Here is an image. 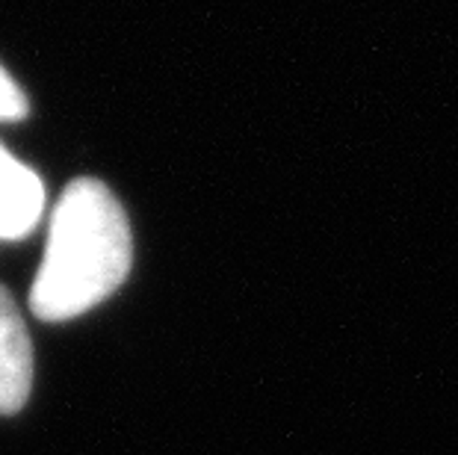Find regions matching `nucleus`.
I'll return each mask as SVG.
<instances>
[{"label": "nucleus", "mask_w": 458, "mask_h": 455, "mask_svg": "<svg viewBox=\"0 0 458 455\" xmlns=\"http://www.w3.org/2000/svg\"><path fill=\"white\" fill-rule=\"evenodd\" d=\"M131 264L133 237L122 201L104 181L77 178L54 207L30 311L45 323L92 311L124 284Z\"/></svg>", "instance_id": "nucleus-1"}, {"label": "nucleus", "mask_w": 458, "mask_h": 455, "mask_svg": "<svg viewBox=\"0 0 458 455\" xmlns=\"http://www.w3.org/2000/svg\"><path fill=\"white\" fill-rule=\"evenodd\" d=\"M33 387V343L13 293L0 284V414L24 409Z\"/></svg>", "instance_id": "nucleus-2"}, {"label": "nucleus", "mask_w": 458, "mask_h": 455, "mask_svg": "<svg viewBox=\"0 0 458 455\" xmlns=\"http://www.w3.org/2000/svg\"><path fill=\"white\" fill-rule=\"evenodd\" d=\"M45 213V183L0 145V240L30 237Z\"/></svg>", "instance_id": "nucleus-3"}, {"label": "nucleus", "mask_w": 458, "mask_h": 455, "mask_svg": "<svg viewBox=\"0 0 458 455\" xmlns=\"http://www.w3.org/2000/svg\"><path fill=\"white\" fill-rule=\"evenodd\" d=\"M30 113V101H27L24 89L18 80L0 65V122H21Z\"/></svg>", "instance_id": "nucleus-4"}]
</instances>
